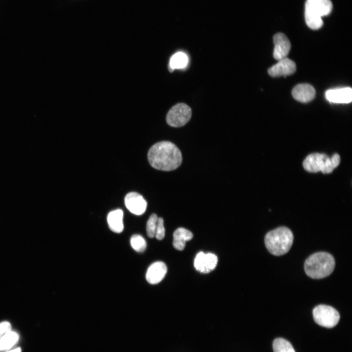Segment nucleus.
<instances>
[{
	"label": "nucleus",
	"instance_id": "1",
	"mask_svg": "<svg viewBox=\"0 0 352 352\" xmlns=\"http://www.w3.org/2000/svg\"><path fill=\"white\" fill-rule=\"evenodd\" d=\"M148 159L153 168L165 171L176 169L182 160L179 149L169 141L159 142L152 146L148 152Z\"/></svg>",
	"mask_w": 352,
	"mask_h": 352
},
{
	"label": "nucleus",
	"instance_id": "2",
	"mask_svg": "<svg viewBox=\"0 0 352 352\" xmlns=\"http://www.w3.org/2000/svg\"><path fill=\"white\" fill-rule=\"evenodd\" d=\"M335 260L327 252H319L311 255L305 261L304 268L307 275L315 279L329 276L333 271Z\"/></svg>",
	"mask_w": 352,
	"mask_h": 352
},
{
	"label": "nucleus",
	"instance_id": "3",
	"mask_svg": "<svg viewBox=\"0 0 352 352\" xmlns=\"http://www.w3.org/2000/svg\"><path fill=\"white\" fill-rule=\"evenodd\" d=\"M293 242L291 231L286 227H280L268 232L264 238L265 246L272 255L281 256L286 253Z\"/></svg>",
	"mask_w": 352,
	"mask_h": 352
},
{
	"label": "nucleus",
	"instance_id": "4",
	"mask_svg": "<svg viewBox=\"0 0 352 352\" xmlns=\"http://www.w3.org/2000/svg\"><path fill=\"white\" fill-rule=\"evenodd\" d=\"M332 9L330 0H307L305 18L308 26L317 30L323 25L321 17L329 15Z\"/></svg>",
	"mask_w": 352,
	"mask_h": 352
},
{
	"label": "nucleus",
	"instance_id": "5",
	"mask_svg": "<svg viewBox=\"0 0 352 352\" xmlns=\"http://www.w3.org/2000/svg\"><path fill=\"white\" fill-rule=\"evenodd\" d=\"M340 162L338 154H334L331 157L325 154L312 153L308 155L303 163L305 170L311 173L321 171L323 174L331 173Z\"/></svg>",
	"mask_w": 352,
	"mask_h": 352
},
{
	"label": "nucleus",
	"instance_id": "6",
	"mask_svg": "<svg viewBox=\"0 0 352 352\" xmlns=\"http://www.w3.org/2000/svg\"><path fill=\"white\" fill-rule=\"evenodd\" d=\"M313 319L319 325L327 328L335 327L340 319L339 312L331 306L320 305L314 308Z\"/></svg>",
	"mask_w": 352,
	"mask_h": 352
},
{
	"label": "nucleus",
	"instance_id": "7",
	"mask_svg": "<svg viewBox=\"0 0 352 352\" xmlns=\"http://www.w3.org/2000/svg\"><path fill=\"white\" fill-rule=\"evenodd\" d=\"M192 110L190 107L184 103H178L168 111L166 121L172 127H180L190 120Z\"/></svg>",
	"mask_w": 352,
	"mask_h": 352
},
{
	"label": "nucleus",
	"instance_id": "8",
	"mask_svg": "<svg viewBox=\"0 0 352 352\" xmlns=\"http://www.w3.org/2000/svg\"><path fill=\"white\" fill-rule=\"evenodd\" d=\"M218 263L217 256L213 253L199 252L194 260V266L197 270L203 273L210 272L216 267Z\"/></svg>",
	"mask_w": 352,
	"mask_h": 352
},
{
	"label": "nucleus",
	"instance_id": "9",
	"mask_svg": "<svg viewBox=\"0 0 352 352\" xmlns=\"http://www.w3.org/2000/svg\"><path fill=\"white\" fill-rule=\"evenodd\" d=\"M127 209L132 214L141 215L146 211L147 203L143 197L136 192H130L125 198Z\"/></svg>",
	"mask_w": 352,
	"mask_h": 352
},
{
	"label": "nucleus",
	"instance_id": "10",
	"mask_svg": "<svg viewBox=\"0 0 352 352\" xmlns=\"http://www.w3.org/2000/svg\"><path fill=\"white\" fill-rule=\"evenodd\" d=\"M296 70V66L292 60L285 58L278 61V62L268 69V74L272 77L287 75L293 74Z\"/></svg>",
	"mask_w": 352,
	"mask_h": 352
},
{
	"label": "nucleus",
	"instance_id": "11",
	"mask_svg": "<svg viewBox=\"0 0 352 352\" xmlns=\"http://www.w3.org/2000/svg\"><path fill=\"white\" fill-rule=\"evenodd\" d=\"M273 57L277 61L286 57L291 48L289 40L284 34L278 33L273 36Z\"/></svg>",
	"mask_w": 352,
	"mask_h": 352
},
{
	"label": "nucleus",
	"instance_id": "12",
	"mask_svg": "<svg viewBox=\"0 0 352 352\" xmlns=\"http://www.w3.org/2000/svg\"><path fill=\"white\" fill-rule=\"evenodd\" d=\"M325 96L331 103H349L352 100V89L350 87L329 89Z\"/></svg>",
	"mask_w": 352,
	"mask_h": 352
},
{
	"label": "nucleus",
	"instance_id": "13",
	"mask_svg": "<svg viewBox=\"0 0 352 352\" xmlns=\"http://www.w3.org/2000/svg\"><path fill=\"white\" fill-rule=\"evenodd\" d=\"M167 271L166 265L163 262H154L148 268L146 279L150 284H158L164 278Z\"/></svg>",
	"mask_w": 352,
	"mask_h": 352
},
{
	"label": "nucleus",
	"instance_id": "14",
	"mask_svg": "<svg viewBox=\"0 0 352 352\" xmlns=\"http://www.w3.org/2000/svg\"><path fill=\"white\" fill-rule=\"evenodd\" d=\"M291 93L296 100L302 103H308L314 98L316 92L311 85L299 84L293 88Z\"/></svg>",
	"mask_w": 352,
	"mask_h": 352
},
{
	"label": "nucleus",
	"instance_id": "15",
	"mask_svg": "<svg viewBox=\"0 0 352 352\" xmlns=\"http://www.w3.org/2000/svg\"><path fill=\"white\" fill-rule=\"evenodd\" d=\"M193 237L192 233L189 230L182 228H178L174 233L173 244L178 250L184 249L186 242L191 240Z\"/></svg>",
	"mask_w": 352,
	"mask_h": 352
},
{
	"label": "nucleus",
	"instance_id": "16",
	"mask_svg": "<svg viewBox=\"0 0 352 352\" xmlns=\"http://www.w3.org/2000/svg\"><path fill=\"white\" fill-rule=\"evenodd\" d=\"M123 218V212L121 209H116L109 213L107 221L109 228L112 231L117 233L123 231L124 229Z\"/></svg>",
	"mask_w": 352,
	"mask_h": 352
},
{
	"label": "nucleus",
	"instance_id": "17",
	"mask_svg": "<svg viewBox=\"0 0 352 352\" xmlns=\"http://www.w3.org/2000/svg\"><path fill=\"white\" fill-rule=\"evenodd\" d=\"M19 334L16 331L11 330L0 339V352L10 350L18 342Z\"/></svg>",
	"mask_w": 352,
	"mask_h": 352
},
{
	"label": "nucleus",
	"instance_id": "18",
	"mask_svg": "<svg viewBox=\"0 0 352 352\" xmlns=\"http://www.w3.org/2000/svg\"><path fill=\"white\" fill-rule=\"evenodd\" d=\"M188 58L187 55L182 52H177L171 58L169 69L171 72L175 69H182L188 64Z\"/></svg>",
	"mask_w": 352,
	"mask_h": 352
},
{
	"label": "nucleus",
	"instance_id": "19",
	"mask_svg": "<svg viewBox=\"0 0 352 352\" xmlns=\"http://www.w3.org/2000/svg\"><path fill=\"white\" fill-rule=\"evenodd\" d=\"M273 349L274 352H295L291 343L282 338L273 341Z\"/></svg>",
	"mask_w": 352,
	"mask_h": 352
},
{
	"label": "nucleus",
	"instance_id": "20",
	"mask_svg": "<svg viewBox=\"0 0 352 352\" xmlns=\"http://www.w3.org/2000/svg\"><path fill=\"white\" fill-rule=\"evenodd\" d=\"M130 243L132 248L138 252L144 251L146 248V242L140 235H134L132 236Z\"/></svg>",
	"mask_w": 352,
	"mask_h": 352
},
{
	"label": "nucleus",
	"instance_id": "21",
	"mask_svg": "<svg viewBox=\"0 0 352 352\" xmlns=\"http://www.w3.org/2000/svg\"><path fill=\"white\" fill-rule=\"evenodd\" d=\"M157 219V216L155 214H153L150 216L147 222V234L150 238H154L155 236Z\"/></svg>",
	"mask_w": 352,
	"mask_h": 352
},
{
	"label": "nucleus",
	"instance_id": "22",
	"mask_svg": "<svg viewBox=\"0 0 352 352\" xmlns=\"http://www.w3.org/2000/svg\"><path fill=\"white\" fill-rule=\"evenodd\" d=\"M163 219L158 218L155 232V237L158 240H162L165 236Z\"/></svg>",
	"mask_w": 352,
	"mask_h": 352
},
{
	"label": "nucleus",
	"instance_id": "23",
	"mask_svg": "<svg viewBox=\"0 0 352 352\" xmlns=\"http://www.w3.org/2000/svg\"><path fill=\"white\" fill-rule=\"evenodd\" d=\"M11 330V326L9 322L3 321L0 323V339Z\"/></svg>",
	"mask_w": 352,
	"mask_h": 352
},
{
	"label": "nucleus",
	"instance_id": "24",
	"mask_svg": "<svg viewBox=\"0 0 352 352\" xmlns=\"http://www.w3.org/2000/svg\"><path fill=\"white\" fill-rule=\"evenodd\" d=\"M4 352H22L21 348H17L12 350H9L8 351H5Z\"/></svg>",
	"mask_w": 352,
	"mask_h": 352
}]
</instances>
